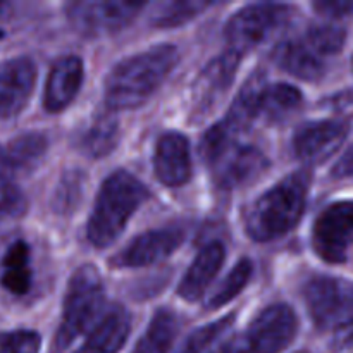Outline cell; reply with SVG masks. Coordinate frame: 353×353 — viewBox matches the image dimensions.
Masks as SVG:
<instances>
[{
	"label": "cell",
	"mask_w": 353,
	"mask_h": 353,
	"mask_svg": "<svg viewBox=\"0 0 353 353\" xmlns=\"http://www.w3.org/2000/svg\"><path fill=\"white\" fill-rule=\"evenodd\" d=\"M178 61L179 52L174 45H157L121 61L107 76V107L112 110L141 107L161 88Z\"/></svg>",
	"instance_id": "obj_1"
},
{
	"label": "cell",
	"mask_w": 353,
	"mask_h": 353,
	"mask_svg": "<svg viewBox=\"0 0 353 353\" xmlns=\"http://www.w3.org/2000/svg\"><path fill=\"white\" fill-rule=\"evenodd\" d=\"M309 195V176L295 172L262 193L248 205L245 230L259 243L279 240L302 219Z\"/></svg>",
	"instance_id": "obj_2"
},
{
	"label": "cell",
	"mask_w": 353,
	"mask_h": 353,
	"mask_svg": "<svg viewBox=\"0 0 353 353\" xmlns=\"http://www.w3.org/2000/svg\"><path fill=\"white\" fill-rule=\"evenodd\" d=\"M147 199V186L131 172L119 169L107 176L88 219L86 236L90 243L97 248L112 245Z\"/></svg>",
	"instance_id": "obj_3"
},
{
	"label": "cell",
	"mask_w": 353,
	"mask_h": 353,
	"mask_svg": "<svg viewBox=\"0 0 353 353\" xmlns=\"http://www.w3.org/2000/svg\"><path fill=\"white\" fill-rule=\"evenodd\" d=\"M202 157L209 162L216 185L224 192L252 185L269 169V159L254 145H241L223 123L210 128L202 140Z\"/></svg>",
	"instance_id": "obj_4"
},
{
	"label": "cell",
	"mask_w": 353,
	"mask_h": 353,
	"mask_svg": "<svg viewBox=\"0 0 353 353\" xmlns=\"http://www.w3.org/2000/svg\"><path fill=\"white\" fill-rule=\"evenodd\" d=\"M300 105L302 93L295 86L285 83L269 85L264 76L255 74L240 90L223 123L238 134L257 119L269 124L281 123L295 114Z\"/></svg>",
	"instance_id": "obj_5"
},
{
	"label": "cell",
	"mask_w": 353,
	"mask_h": 353,
	"mask_svg": "<svg viewBox=\"0 0 353 353\" xmlns=\"http://www.w3.org/2000/svg\"><path fill=\"white\" fill-rule=\"evenodd\" d=\"M303 299L314 324L331 331L338 348L353 347V283L314 278L303 286Z\"/></svg>",
	"instance_id": "obj_6"
},
{
	"label": "cell",
	"mask_w": 353,
	"mask_h": 353,
	"mask_svg": "<svg viewBox=\"0 0 353 353\" xmlns=\"http://www.w3.org/2000/svg\"><path fill=\"white\" fill-rule=\"evenodd\" d=\"M103 296L105 292L102 278L93 265H81L72 272L65 292L61 326L55 336L57 352L68 348L79 334L88 330L102 309Z\"/></svg>",
	"instance_id": "obj_7"
},
{
	"label": "cell",
	"mask_w": 353,
	"mask_h": 353,
	"mask_svg": "<svg viewBox=\"0 0 353 353\" xmlns=\"http://www.w3.org/2000/svg\"><path fill=\"white\" fill-rule=\"evenodd\" d=\"M292 17V7L286 3H252L238 10L224 28L230 50L236 54L252 50L268 40Z\"/></svg>",
	"instance_id": "obj_8"
},
{
	"label": "cell",
	"mask_w": 353,
	"mask_h": 353,
	"mask_svg": "<svg viewBox=\"0 0 353 353\" xmlns=\"http://www.w3.org/2000/svg\"><path fill=\"white\" fill-rule=\"evenodd\" d=\"M312 247L327 264H348L353 255V200L327 205L312 228Z\"/></svg>",
	"instance_id": "obj_9"
},
{
	"label": "cell",
	"mask_w": 353,
	"mask_h": 353,
	"mask_svg": "<svg viewBox=\"0 0 353 353\" xmlns=\"http://www.w3.org/2000/svg\"><path fill=\"white\" fill-rule=\"evenodd\" d=\"M145 2H72L65 12L71 26L85 37H103L126 28Z\"/></svg>",
	"instance_id": "obj_10"
},
{
	"label": "cell",
	"mask_w": 353,
	"mask_h": 353,
	"mask_svg": "<svg viewBox=\"0 0 353 353\" xmlns=\"http://www.w3.org/2000/svg\"><path fill=\"white\" fill-rule=\"evenodd\" d=\"M299 331L295 310L286 303L265 307L243 331L254 353H281L292 345Z\"/></svg>",
	"instance_id": "obj_11"
},
{
	"label": "cell",
	"mask_w": 353,
	"mask_h": 353,
	"mask_svg": "<svg viewBox=\"0 0 353 353\" xmlns=\"http://www.w3.org/2000/svg\"><path fill=\"white\" fill-rule=\"evenodd\" d=\"M240 54L230 50L219 57L212 59L192 88V116L195 121H202L214 110L219 100L226 95L233 83L236 69L240 65Z\"/></svg>",
	"instance_id": "obj_12"
},
{
	"label": "cell",
	"mask_w": 353,
	"mask_h": 353,
	"mask_svg": "<svg viewBox=\"0 0 353 353\" xmlns=\"http://www.w3.org/2000/svg\"><path fill=\"white\" fill-rule=\"evenodd\" d=\"M183 241L185 231L176 226L147 231L131 240L119 254L114 255L110 259V265L117 269L147 268L174 254Z\"/></svg>",
	"instance_id": "obj_13"
},
{
	"label": "cell",
	"mask_w": 353,
	"mask_h": 353,
	"mask_svg": "<svg viewBox=\"0 0 353 353\" xmlns=\"http://www.w3.org/2000/svg\"><path fill=\"white\" fill-rule=\"evenodd\" d=\"M343 121H316L299 128L293 137V150L305 164H321L327 161L343 145L348 134Z\"/></svg>",
	"instance_id": "obj_14"
},
{
	"label": "cell",
	"mask_w": 353,
	"mask_h": 353,
	"mask_svg": "<svg viewBox=\"0 0 353 353\" xmlns=\"http://www.w3.org/2000/svg\"><path fill=\"white\" fill-rule=\"evenodd\" d=\"M37 83V65L30 57L0 62V119L17 116L26 107Z\"/></svg>",
	"instance_id": "obj_15"
},
{
	"label": "cell",
	"mask_w": 353,
	"mask_h": 353,
	"mask_svg": "<svg viewBox=\"0 0 353 353\" xmlns=\"http://www.w3.org/2000/svg\"><path fill=\"white\" fill-rule=\"evenodd\" d=\"M154 172L159 181L169 188H178L190 181L193 165L185 134L169 131L159 138L154 150Z\"/></svg>",
	"instance_id": "obj_16"
},
{
	"label": "cell",
	"mask_w": 353,
	"mask_h": 353,
	"mask_svg": "<svg viewBox=\"0 0 353 353\" xmlns=\"http://www.w3.org/2000/svg\"><path fill=\"white\" fill-rule=\"evenodd\" d=\"M83 61L78 55L57 59L48 72L43 92V107L47 112H61L78 95L83 83Z\"/></svg>",
	"instance_id": "obj_17"
},
{
	"label": "cell",
	"mask_w": 353,
	"mask_h": 353,
	"mask_svg": "<svg viewBox=\"0 0 353 353\" xmlns=\"http://www.w3.org/2000/svg\"><path fill=\"white\" fill-rule=\"evenodd\" d=\"M47 147V138L40 133H24L0 143V179L16 178L37 168Z\"/></svg>",
	"instance_id": "obj_18"
},
{
	"label": "cell",
	"mask_w": 353,
	"mask_h": 353,
	"mask_svg": "<svg viewBox=\"0 0 353 353\" xmlns=\"http://www.w3.org/2000/svg\"><path fill=\"white\" fill-rule=\"evenodd\" d=\"M224 259H226V250L219 241L207 243L199 252L186 274L183 276L178 286V295L186 302H196V300L202 299L210 283L219 274Z\"/></svg>",
	"instance_id": "obj_19"
},
{
	"label": "cell",
	"mask_w": 353,
	"mask_h": 353,
	"mask_svg": "<svg viewBox=\"0 0 353 353\" xmlns=\"http://www.w3.org/2000/svg\"><path fill=\"white\" fill-rule=\"evenodd\" d=\"M272 59L283 71L305 81H319L326 72L324 59L300 38L281 41L272 52Z\"/></svg>",
	"instance_id": "obj_20"
},
{
	"label": "cell",
	"mask_w": 353,
	"mask_h": 353,
	"mask_svg": "<svg viewBox=\"0 0 353 353\" xmlns=\"http://www.w3.org/2000/svg\"><path fill=\"white\" fill-rule=\"evenodd\" d=\"M131 331V317L126 309L116 305L99 321L83 347L74 353H119Z\"/></svg>",
	"instance_id": "obj_21"
},
{
	"label": "cell",
	"mask_w": 353,
	"mask_h": 353,
	"mask_svg": "<svg viewBox=\"0 0 353 353\" xmlns=\"http://www.w3.org/2000/svg\"><path fill=\"white\" fill-rule=\"evenodd\" d=\"M0 285L12 296H26L33 286L31 248L24 240H14L2 257Z\"/></svg>",
	"instance_id": "obj_22"
},
{
	"label": "cell",
	"mask_w": 353,
	"mask_h": 353,
	"mask_svg": "<svg viewBox=\"0 0 353 353\" xmlns=\"http://www.w3.org/2000/svg\"><path fill=\"white\" fill-rule=\"evenodd\" d=\"M176 334H178V319L174 312L168 309L157 310L133 353H169Z\"/></svg>",
	"instance_id": "obj_23"
},
{
	"label": "cell",
	"mask_w": 353,
	"mask_h": 353,
	"mask_svg": "<svg viewBox=\"0 0 353 353\" xmlns=\"http://www.w3.org/2000/svg\"><path fill=\"white\" fill-rule=\"evenodd\" d=\"M117 133L119 130H117L116 121L110 119L109 116H100L83 138V150L90 157H103L116 147Z\"/></svg>",
	"instance_id": "obj_24"
},
{
	"label": "cell",
	"mask_w": 353,
	"mask_h": 353,
	"mask_svg": "<svg viewBox=\"0 0 353 353\" xmlns=\"http://www.w3.org/2000/svg\"><path fill=\"white\" fill-rule=\"evenodd\" d=\"M252 274H254V264H252V261L241 259V261L234 265L233 271L226 276V279L221 283L217 292L210 296L207 309L216 310L219 309V307L230 303L233 299H236V296L243 292L245 286L248 285Z\"/></svg>",
	"instance_id": "obj_25"
},
{
	"label": "cell",
	"mask_w": 353,
	"mask_h": 353,
	"mask_svg": "<svg viewBox=\"0 0 353 353\" xmlns=\"http://www.w3.org/2000/svg\"><path fill=\"white\" fill-rule=\"evenodd\" d=\"M210 7V2L202 0H181V2L161 3L152 16V24L159 28H174L188 23L195 16Z\"/></svg>",
	"instance_id": "obj_26"
},
{
	"label": "cell",
	"mask_w": 353,
	"mask_h": 353,
	"mask_svg": "<svg viewBox=\"0 0 353 353\" xmlns=\"http://www.w3.org/2000/svg\"><path fill=\"white\" fill-rule=\"evenodd\" d=\"M345 33L343 28L334 24H314L307 31L305 41L321 55V57H333L343 48Z\"/></svg>",
	"instance_id": "obj_27"
},
{
	"label": "cell",
	"mask_w": 353,
	"mask_h": 353,
	"mask_svg": "<svg viewBox=\"0 0 353 353\" xmlns=\"http://www.w3.org/2000/svg\"><path fill=\"white\" fill-rule=\"evenodd\" d=\"M233 323H234V317L228 316L224 317V319L216 321V323L200 327V330H196L195 333L186 340L185 347L181 348V352L179 353H203Z\"/></svg>",
	"instance_id": "obj_28"
},
{
	"label": "cell",
	"mask_w": 353,
	"mask_h": 353,
	"mask_svg": "<svg viewBox=\"0 0 353 353\" xmlns=\"http://www.w3.org/2000/svg\"><path fill=\"white\" fill-rule=\"evenodd\" d=\"M41 338L37 331L16 330L0 333V353H38Z\"/></svg>",
	"instance_id": "obj_29"
},
{
	"label": "cell",
	"mask_w": 353,
	"mask_h": 353,
	"mask_svg": "<svg viewBox=\"0 0 353 353\" xmlns=\"http://www.w3.org/2000/svg\"><path fill=\"white\" fill-rule=\"evenodd\" d=\"M83 183H85V179L79 171L68 172L62 178L57 193H55V209L59 212L68 214L72 209H76V203L79 202L83 195Z\"/></svg>",
	"instance_id": "obj_30"
},
{
	"label": "cell",
	"mask_w": 353,
	"mask_h": 353,
	"mask_svg": "<svg viewBox=\"0 0 353 353\" xmlns=\"http://www.w3.org/2000/svg\"><path fill=\"white\" fill-rule=\"evenodd\" d=\"M314 9L327 17H347L353 16V2H317Z\"/></svg>",
	"instance_id": "obj_31"
},
{
	"label": "cell",
	"mask_w": 353,
	"mask_h": 353,
	"mask_svg": "<svg viewBox=\"0 0 353 353\" xmlns=\"http://www.w3.org/2000/svg\"><path fill=\"white\" fill-rule=\"evenodd\" d=\"M334 178H353V145L347 150V154L336 162L333 169Z\"/></svg>",
	"instance_id": "obj_32"
},
{
	"label": "cell",
	"mask_w": 353,
	"mask_h": 353,
	"mask_svg": "<svg viewBox=\"0 0 353 353\" xmlns=\"http://www.w3.org/2000/svg\"><path fill=\"white\" fill-rule=\"evenodd\" d=\"M2 7H3V3H2V2H0V9H2Z\"/></svg>",
	"instance_id": "obj_33"
},
{
	"label": "cell",
	"mask_w": 353,
	"mask_h": 353,
	"mask_svg": "<svg viewBox=\"0 0 353 353\" xmlns=\"http://www.w3.org/2000/svg\"><path fill=\"white\" fill-rule=\"evenodd\" d=\"M299 353H307V352H299Z\"/></svg>",
	"instance_id": "obj_34"
}]
</instances>
